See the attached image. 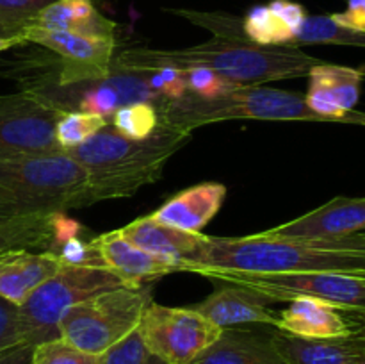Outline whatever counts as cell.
Wrapping results in <instances>:
<instances>
[{"label": "cell", "instance_id": "obj_27", "mask_svg": "<svg viewBox=\"0 0 365 364\" xmlns=\"http://www.w3.org/2000/svg\"><path fill=\"white\" fill-rule=\"evenodd\" d=\"M107 120L103 116L93 113H82V111H66L59 118L56 125V139L61 148H75L88 141L89 138L107 127Z\"/></svg>", "mask_w": 365, "mask_h": 364}, {"label": "cell", "instance_id": "obj_29", "mask_svg": "<svg viewBox=\"0 0 365 364\" xmlns=\"http://www.w3.org/2000/svg\"><path fill=\"white\" fill-rule=\"evenodd\" d=\"M56 0H0V24L21 32L45 7Z\"/></svg>", "mask_w": 365, "mask_h": 364}, {"label": "cell", "instance_id": "obj_36", "mask_svg": "<svg viewBox=\"0 0 365 364\" xmlns=\"http://www.w3.org/2000/svg\"><path fill=\"white\" fill-rule=\"evenodd\" d=\"M24 43H27L25 41V38H24V34H16V36H9V38H0V54L2 52H7V50H11V49H14V46H20V45H24Z\"/></svg>", "mask_w": 365, "mask_h": 364}, {"label": "cell", "instance_id": "obj_18", "mask_svg": "<svg viewBox=\"0 0 365 364\" xmlns=\"http://www.w3.org/2000/svg\"><path fill=\"white\" fill-rule=\"evenodd\" d=\"M118 231L138 248L177 264L178 271H180L182 264L191 263L198 256L209 238L200 232L195 234V232H184L168 227V225L152 220L150 214L130 221Z\"/></svg>", "mask_w": 365, "mask_h": 364}, {"label": "cell", "instance_id": "obj_1", "mask_svg": "<svg viewBox=\"0 0 365 364\" xmlns=\"http://www.w3.org/2000/svg\"><path fill=\"white\" fill-rule=\"evenodd\" d=\"M323 63L299 46H262L245 36L217 38L187 49H148L134 46L116 52L113 66L130 71L177 68L180 71L207 68L239 86H262L264 82L307 77L314 66Z\"/></svg>", "mask_w": 365, "mask_h": 364}, {"label": "cell", "instance_id": "obj_8", "mask_svg": "<svg viewBox=\"0 0 365 364\" xmlns=\"http://www.w3.org/2000/svg\"><path fill=\"white\" fill-rule=\"evenodd\" d=\"M191 273L217 282L253 289L271 302H291L299 296L323 300L342 310L365 314V275L302 271V273H250V271L196 268Z\"/></svg>", "mask_w": 365, "mask_h": 364}, {"label": "cell", "instance_id": "obj_28", "mask_svg": "<svg viewBox=\"0 0 365 364\" xmlns=\"http://www.w3.org/2000/svg\"><path fill=\"white\" fill-rule=\"evenodd\" d=\"M31 364H100V355L84 353L63 339H56L36 346Z\"/></svg>", "mask_w": 365, "mask_h": 364}, {"label": "cell", "instance_id": "obj_38", "mask_svg": "<svg viewBox=\"0 0 365 364\" xmlns=\"http://www.w3.org/2000/svg\"><path fill=\"white\" fill-rule=\"evenodd\" d=\"M145 364H166V363H164V360H160L159 357H155V355H152V353H148V357H146Z\"/></svg>", "mask_w": 365, "mask_h": 364}, {"label": "cell", "instance_id": "obj_24", "mask_svg": "<svg viewBox=\"0 0 365 364\" xmlns=\"http://www.w3.org/2000/svg\"><path fill=\"white\" fill-rule=\"evenodd\" d=\"M27 27L73 32L91 38H114L116 24L103 16L91 0H56L41 11Z\"/></svg>", "mask_w": 365, "mask_h": 364}, {"label": "cell", "instance_id": "obj_32", "mask_svg": "<svg viewBox=\"0 0 365 364\" xmlns=\"http://www.w3.org/2000/svg\"><path fill=\"white\" fill-rule=\"evenodd\" d=\"M24 345L18 325V307L0 298V353Z\"/></svg>", "mask_w": 365, "mask_h": 364}, {"label": "cell", "instance_id": "obj_30", "mask_svg": "<svg viewBox=\"0 0 365 364\" xmlns=\"http://www.w3.org/2000/svg\"><path fill=\"white\" fill-rule=\"evenodd\" d=\"M185 84H187L189 95H195L198 98H216L239 86L207 68H195V70L185 71Z\"/></svg>", "mask_w": 365, "mask_h": 364}, {"label": "cell", "instance_id": "obj_9", "mask_svg": "<svg viewBox=\"0 0 365 364\" xmlns=\"http://www.w3.org/2000/svg\"><path fill=\"white\" fill-rule=\"evenodd\" d=\"M138 330L148 353L166 364H192L223 328L191 307H168L152 300L143 310Z\"/></svg>", "mask_w": 365, "mask_h": 364}, {"label": "cell", "instance_id": "obj_12", "mask_svg": "<svg viewBox=\"0 0 365 364\" xmlns=\"http://www.w3.org/2000/svg\"><path fill=\"white\" fill-rule=\"evenodd\" d=\"M305 102L328 123L365 127V113L355 111L362 95L365 68L331 64L323 61L309 71Z\"/></svg>", "mask_w": 365, "mask_h": 364}, {"label": "cell", "instance_id": "obj_4", "mask_svg": "<svg viewBox=\"0 0 365 364\" xmlns=\"http://www.w3.org/2000/svg\"><path fill=\"white\" fill-rule=\"evenodd\" d=\"M88 173L66 152L0 159V223L84 207Z\"/></svg>", "mask_w": 365, "mask_h": 364}, {"label": "cell", "instance_id": "obj_6", "mask_svg": "<svg viewBox=\"0 0 365 364\" xmlns=\"http://www.w3.org/2000/svg\"><path fill=\"white\" fill-rule=\"evenodd\" d=\"M152 284L107 289L71 307L59 325L61 339L91 355L106 350L135 330L143 310L152 302Z\"/></svg>", "mask_w": 365, "mask_h": 364}, {"label": "cell", "instance_id": "obj_31", "mask_svg": "<svg viewBox=\"0 0 365 364\" xmlns=\"http://www.w3.org/2000/svg\"><path fill=\"white\" fill-rule=\"evenodd\" d=\"M148 357L139 330H132L127 338L118 341L100 355V364H145Z\"/></svg>", "mask_w": 365, "mask_h": 364}, {"label": "cell", "instance_id": "obj_10", "mask_svg": "<svg viewBox=\"0 0 365 364\" xmlns=\"http://www.w3.org/2000/svg\"><path fill=\"white\" fill-rule=\"evenodd\" d=\"M63 113L31 91L0 96V159L64 152L56 139Z\"/></svg>", "mask_w": 365, "mask_h": 364}, {"label": "cell", "instance_id": "obj_16", "mask_svg": "<svg viewBox=\"0 0 365 364\" xmlns=\"http://www.w3.org/2000/svg\"><path fill=\"white\" fill-rule=\"evenodd\" d=\"M271 303L274 302L253 289L223 282L203 302L189 307L220 328L242 327V325H271L274 327L278 314L273 313V309L269 307Z\"/></svg>", "mask_w": 365, "mask_h": 364}, {"label": "cell", "instance_id": "obj_26", "mask_svg": "<svg viewBox=\"0 0 365 364\" xmlns=\"http://www.w3.org/2000/svg\"><path fill=\"white\" fill-rule=\"evenodd\" d=\"M110 125L118 134L128 139H146L160 125L159 109L155 103L135 102L120 107L110 116Z\"/></svg>", "mask_w": 365, "mask_h": 364}, {"label": "cell", "instance_id": "obj_33", "mask_svg": "<svg viewBox=\"0 0 365 364\" xmlns=\"http://www.w3.org/2000/svg\"><path fill=\"white\" fill-rule=\"evenodd\" d=\"M337 24L365 32V0H348V7L342 13L331 14Z\"/></svg>", "mask_w": 365, "mask_h": 364}, {"label": "cell", "instance_id": "obj_39", "mask_svg": "<svg viewBox=\"0 0 365 364\" xmlns=\"http://www.w3.org/2000/svg\"><path fill=\"white\" fill-rule=\"evenodd\" d=\"M360 334H362L364 345H365V314H360Z\"/></svg>", "mask_w": 365, "mask_h": 364}, {"label": "cell", "instance_id": "obj_17", "mask_svg": "<svg viewBox=\"0 0 365 364\" xmlns=\"http://www.w3.org/2000/svg\"><path fill=\"white\" fill-rule=\"evenodd\" d=\"M53 252L9 248L0 252V298L21 305L43 282L63 268Z\"/></svg>", "mask_w": 365, "mask_h": 364}, {"label": "cell", "instance_id": "obj_20", "mask_svg": "<svg viewBox=\"0 0 365 364\" xmlns=\"http://www.w3.org/2000/svg\"><path fill=\"white\" fill-rule=\"evenodd\" d=\"M271 338L289 364H365L360 328L348 338L334 339H305L274 328Z\"/></svg>", "mask_w": 365, "mask_h": 364}, {"label": "cell", "instance_id": "obj_7", "mask_svg": "<svg viewBox=\"0 0 365 364\" xmlns=\"http://www.w3.org/2000/svg\"><path fill=\"white\" fill-rule=\"evenodd\" d=\"M120 285H123V282L107 268L64 264L18 305L21 341L36 348L43 343L61 339V320L71 307L89 296Z\"/></svg>", "mask_w": 365, "mask_h": 364}, {"label": "cell", "instance_id": "obj_14", "mask_svg": "<svg viewBox=\"0 0 365 364\" xmlns=\"http://www.w3.org/2000/svg\"><path fill=\"white\" fill-rule=\"evenodd\" d=\"M274 328L305 339L348 338L359 332L360 314L342 310L323 300L299 296L278 314Z\"/></svg>", "mask_w": 365, "mask_h": 364}, {"label": "cell", "instance_id": "obj_2", "mask_svg": "<svg viewBox=\"0 0 365 364\" xmlns=\"http://www.w3.org/2000/svg\"><path fill=\"white\" fill-rule=\"evenodd\" d=\"M192 132L160 123L146 139H128L110 125L66 150L88 173L84 207L102 200L127 198L163 177L168 161L187 145Z\"/></svg>", "mask_w": 365, "mask_h": 364}, {"label": "cell", "instance_id": "obj_19", "mask_svg": "<svg viewBox=\"0 0 365 364\" xmlns=\"http://www.w3.org/2000/svg\"><path fill=\"white\" fill-rule=\"evenodd\" d=\"M227 188L220 182H203L184 189L153 211L150 218L168 227L198 234L221 209Z\"/></svg>", "mask_w": 365, "mask_h": 364}, {"label": "cell", "instance_id": "obj_23", "mask_svg": "<svg viewBox=\"0 0 365 364\" xmlns=\"http://www.w3.org/2000/svg\"><path fill=\"white\" fill-rule=\"evenodd\" d=\"M82 227L64 213L39 220H16L0 223V252L9 248H29L57 252L66 239L81 236Z\"/></svg>", "mask_w": 365, "mask_h": 364}, {"label": "cell", "instance_id": "obj_13", "mask_svg": "<svg viewBox=\"0 0 365 364\" xmlns=\"http://www.w3.org/2000/svg\"><path fill=\"white\" fill-rule=\"evenodd\" d=\"M359 232H365V196H337L296 220L264 231V234L274 238L337 239Z\"/></svg>", "mask_w": 365, "mask_h": 364}, {"label": "cell", "instance_id": "obj_37", "mask_svg": "<svg viewBox=\"0 0 365 364\" xmlns=\"http://www.w3.org/2000/svg\"><path fill=\"white\" fill-rule=\"evenodd\" d=\"M16 34H20V32H14L13 29H9V27H6V25L0 24V38H9V36H16Z\"/></svg>", "mask_w": 365, "mask_h": 364}, {"label": "cell", "instance_id": "obj_3", "mask_svg": "<svg viewBox=\"0 0 365 364\" xmlns=\"http://www.w3.org/2000/svg\"><path fill=\"white\" fill-rule=\"evenodd\" d=\"M196 268L250 271V273H330L365 275V252H348L324 245L319 239L274 238L264 232L245 238H212L180 271Z\"/></svg>", "mask_w": 365, "mask_h": 364}, {"label": "cell", "instance_id": "obj_15", "mask_svg": "<svg viewBox=\"0 0 365 364\" xmlns=\"http://www.w3.org/2000/svg\"><path fill=\"white\" fill-rule=\"evenodd\" d=\"M91 245L98 253L103 268L113 271L127 288L152 284L159 277L178 271L177 264L138 248L127 241L120 231L96 236L91 239Z\"/></svg>", "mask_w": 365, "mask_h": 364}, {"label": "cell", "instance_id": "obj_22", "mask_svg": "<svg viewBox=\"0 0 365 364\" xmlns=\"http://www.w3.org/2000/svg\"><path fill=\"white\" fill-rule=\"evenodd\" d=\"M309 16L305 7L292 0H273L250 9L241 20L248 41L262 46H292L296 34Z\"/></svg>", "mask_w": 365, "mask_h": 364}, {"label": "cell", "instance_id": "obj_5", "mask_svg": "<svg viewBox=\"0 0 365 364\" xmlns=\"http://www.w3.org/2000/svg\"><path fill=\"white\" fill-rule=\"evenodd\" d=\"M160 123L178 131L192 132L203 125L228 120H267V121H323L314 113L302 93L266 86H237L216 98H198L184 95L157 106Z\"/></svg>", "mask_w": 365, "mask_h": 364}, {"label": "cell", "instance_id": "obj_11", "mask_svg": "<svg viewBox=\"0 0 365 364\" xmlns=\"http://www.w3.org/2000/svg\"><path fill=\"white\" fill-rule=\"evenodd\" d=\"M21 34L27 43L43 46L63 59L56 82L45 89L98 81L110 74L116 54L114 38H91L41 27H24Z\"/></svg>", "mask_w": 365, "mask_h": 364}, {"label": "cell", "instance_id": "obj_34", "mask_svg": "<svg viewBox=\"0 0 365 364\" xmlns=\"http://www.w3.org/2000/svg\"><path fill=\"white\" fill-rule=\"evenodd\" d=\"M324 245L331 246L337 250H348V252H365V232H359V234L346 236V238L337 239H319Z\"/></svg>", "mask_w": 365, "mask_h": 364}, {"label": "cell", "instance_id": "obj_21", "mask_svg": "<svg viewBox=\"0 0 365 364\" xmlns=\"http://www.w3.org/2000/svg\"><path fill=\"white\" fill-rule=\"evenodd\" d=\"M192 364H289L274 346L271 332L223 328L220 338Z\"/></svg>", "mask_w": 365, "mask_h": 364}, {"label": "cell", "instance_id": "obj_35", "mask_svg": "<svg viewBox=\"0 0 365 364\" xmlns=\"http://www.w3.org/2000/svg\"><path fill=\"white\" fill-rule=\"evenodd\" d=\"M34 346L20 345L0 353V364H31Z\"/></svg>", "mask_w": 365, "mask_h": 364}, {"label": "cell", "instance_id": "obj_25", "mask_svg": "<svg viewBox=\"0 0 365 364\" xmlns=\"http://www.w3.org/2000/svg\"><path fill=\"white\" fill-rule=\"evenodd\" d=\"M302 45H344L365 49V32L337 24L331 14H309L292 43V46Z\"/></svg>", "mask_w": 365, "mask_h": 364}]
</instances>
